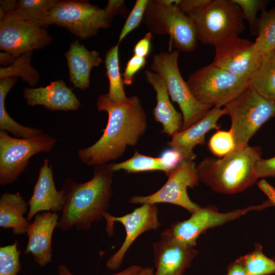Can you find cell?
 Listing matches in <instances>:
<instances>
[{
    "label": "cell",
    "instance_id": "5",
    "mask_svg": "<svg viewBox=\"0 0 275 275\" xmlns=\"http://www.w3.org/2000/svg\"><path fill=\"white\" fill-rule=\"evenodd\" d=\"M193 21L197 39L204 45L214 46L244 31V18L233 0H211L202 9L188 15Z\"/></svg>",
    "mask_w": 275,
    "mask_h": 275
},
{
    "label": "cell",
    "instance_id": "6",
    "mask_svg": "<svg viewBox=\"0 0 275 275\" xmlns=\"http://www.w3.org/2000/svg\"><path fill=\"white\" fill-rule=\"evenodd\" d=\"M179 54V51L177 50L154 54L150 70L161 77L167 86L170 97L179 105L183 116L181 130H183L204 118L212 107L202 104L194 97L180 73L178 66Z\"/></svg>",
    "mask_w": 275,
    "mask_h": 275
},
{
    "label": "cell",
    "instance_id": "27",
    "mask_svg": "<svg viewBox=\"0 0 275 275\" xmlns=\"http://www.w3.org/2000/svg\"><path fill=\"white\" fill-rule=\"evenodd\" d=\"M106 75L109 81L108 99L113 102L121 101L127 98L124 89L122 74L119 63V44L111 48L105 56Z\"/></svg>",
    "mask_w": 275,
    "mask_h": 275
},
{
    "label": "cell",
    "instance_id": "30",
    "mask_svg": "<svg viewBox=\"0 0 275 275\" xmlns=\"http://www.w3.org/2000/svg\"><path fill=\"white\" fill-rule=\"evenodd\" d=\"M33 51L25 52L16 58L11 65L0 68V79L11 76H20L32 88L39 81V74L31 65Z\"/></svg>",
    "mask_w": 275,
    "mask_h": 275
},
{
    "label": "cell",
    "instance_id": "8",
    "mask_svg": "<svg viewBox=\"0 0 275 275\" xmlns=\"http://www.w3.org/2000/svg\"><path fill=\"white\" fill-rule=\"evenodd\" d=\"M231 118L235 148L248 145L250 140L267 121L275 117V103L248 88L226 105Z\"/></svg>",
    "mask_w": 275,
    "mask_h": 275
},
{
    "label": "cell",
    "instance_id": "42",
    "mask_svg": "<svg viewBox=\"0 0 275 275\" xmlns=\"http://www.w3.org/2000/svg\"><path fill=\"white\" fill-rule=\"evenodd\" d=\"M142 268V267L138 265H132L112 275H132L139 271ZM57 271L58 275H75L64 264L59 265Z\"/></svg>",
    "mask_w": 275,
    "mask_h": 275
},
{
    "label": "cell",
    "instance_id": "28",
    "mask_svg": "<svg viewBox=\"0 0 275 275\" xmlns=\"http://www.w3.org/2000/svg\"><path fill=\"white\" fill-rule=\"evenodd\" d=\"M257 37L254 42L263 57L275 52V7L261 11L258 18Z\"/></svg>",
    "mask_w": 275,
    "mask_h": 275
},
{
    "label": "cell",
    "instance_id": "3",
    "mask_svg": "<svg viewBox=\"0 0 275 275\" xmlns=\"http://www.w3.org/2000/svg\"><path fill=\"white\" fill-rule=\"evenodd\" d=\"M261 155L260 147L247 145L234 148L219 159L205 158L196 166L199 181L218 193L243 191L258 179L255 167Z\"/></svg>",
    "mask_w": 275,
    "mask_h": 275
},
{
    "label": "cell",
    "instance_id": "10",
    "mask_svg": "<svg viewBox=\"0 0 275 275\" xmlns=\"http://www.w3.org/2000/svg\"><path fill=\"white\" fill-rule=\"evenodd\" d=\"M49 13L50 25L65 28L82 40L108 28L112 20L104 8L81 1H58Z\"/></svg>",
    "mask_w": 275,
    "mask_h": 275
},
{
    "label": "cell",
    "instance_id": "46",
    "mask_svg": "<svg viewBox=\"0 0 275 275\" xmlns=\"http://www.w3.org/2000/svg\"><path fill=\"white\" fill-rule=\"evenodd\" d=\"M17 1L14 0H1V7L5 13L14 11Z\"/></svg>",
    "mask_w": 275,
    "mask_h": 275
},
{
    "label": "cell",
    "instance_id": "20",
    "mask_svg": "<svg viewBox=\"0 0 275 275\" xmlns=\"http://www.w3.org/2000/svg\"><path fill=\"white\" fill-rule=\"evenodd\" d=\"M23 96L28 105L44 106L50 111H76L80 102L64 80H57L45 87L24 88Z\"/></svg>",
    "mask_w": 275,
    "mask_h": 275
},
{
    "label": "cell",
    "instance_id": "19",
    "mask_svg": "<svg viewBox=\"0 0 275 275\" xmlns=\"http://www.w3.org/2000/svg\"><path fill=\"white\" fill-rule=\"evenodd\" d=\"M225 115H227L225 107H212L200 121L173 135L168 145L178 151L183 159L194 160L196 157L194 148L198 145L205 144V134L208 132L213 129H218L217 121Z\"/></svg>",
    "mask_w": 275,
    "mask_h": 275
},
{
    "label": "cell",
    "instance_id": "22",
    "mask_svg": "<svg viewBox=\"0 0 275 275\" xmlns=\"http://www.w3.org/2000/svg\"><path fill=\"white\" fill-rule=\"evenodd\" d=\"M69 72L70 82L75 88L85 90L90 87V74L92 68L98 67L102 61L98 52L88 50L78 40L70 43L65 53Z\"/></svg>",
    "mask_w": 275,
    "mask_h": 275
},
{
    "label": "cell",
    "instance_id": "18",
    "mask_svg": "<svg viewBox=\"0 0 275 275\" xmlns=\"http://www.w3.org/2000/svg\"><path fill=\"white\" fill-rule=\"evenodd\" d=\"M65 202L63 190L58 191L56 188L51 164L45 158L39 169L32 196L28 202L29 209L26 218L29 221L37 213L43 211H61Z\"/></svg>",
    "mask_w": 275,
    "mask_h": 275
},
{
    "label": "cell",
    "instance_id": "12",
    "mask_svg": "<svg viewBox=\"0 0 275 275\" xmlns=\"http://www.w3.org/2000/svg\"><path fill=\"white\" fill-rule=\"evenodd\" d=\"M166 183L155 193L146 196L131 197V204L169 203L180 206L191 214L201 207L189 198L187 189L193 188L199 183L196 166L193 160L184 159L168 176Z\"/></svg>",
    "mask_w": 275,
    "mask_h": 275
},
{
    "label": "cell",
    "instance_id": "38",
    "mask_svg": "<svg viewBox=\"0 0 275 275\" xmlns=\"http://www.w3.org/2000/svg\"><path fill=\"white\" fill-rule=\"evenodd\" d=\"M160 157L161 158L167 169L168 176L171 174L184 159L178 151L172 148L164 151Z\"/></svg>",
    "mask_w": 275,
    "mask_h": 275
},
{
    "label": "cell",
    "instance_id": "1",
    "mask_svg": "<svg viewBox=\"0 0 275 275\" xmlns=\"http://www.w3.org/2000/svg\"><path fill=\"white\" fill-rule=\"evenodd\" d=\"M96 104L98 111L108 114L106 126L94 144L78 150L81 161L92 167L122 157L128 146L137 144L147 126L145 110L136 95L113 102L106 94L100 95Z\"/></svg>",
    "mask_w": 275,
    "mask_h": 275
},
{
    "label": "cell",
    "instance_id": "29",
    "mask_svg": "<svg viewBox=\"0 0 275 275\" xmlns=\"http://www.w3.org/2000/svg\"><path fill=\"white\" fill-rule=\"evenodd\" d=\"M114 172L123 170L129 173L161 171L168 174V170L160 157H154L145 155L135 151L133 155L128 159L120 163H111Z\"/></svg>",
    "mask_w": 275,
    "mask_h": 275
},
{
    "label": "cell",
    "instance_id": "7",
    "mask_svg": "<svg viewBox=\"0 0 275 275\" xmlns=\"http://www.w3.org/2000/svg\"><path fill=\"white\" fill-rule=\"evenodd\" d=\"M186 82L199 102L212 107H222L245 91L249 80L211 63L191 73Z\"/></svg>",
    "mask_w": 275,
    "mask_h": 275
},
{
    "label": "cell",
    "instance_id": "24",
    "mask_svg": "<svg viewBox=\"0 0 275 275\" xmlns=\"http://www.w3.org/2000/svg\"><path fill=\"white\" fill-rule=\"evenodd\" d=\"M17 79V77L15 76L0 79V130H5L16 138L21 139L41 136L45 133L43 130L26 127L18 123L10 117L6 111V96L16 82Z\"/></svg>",
    "mask_w": 275,
    "mask_h": 275
},
{
    "label": "cell",
    "instance_id": "40",
    "mask_svg": "<svg viewBox=\"0 0 275 275\" xmlns=\"http://www.w3.org/2000/svg\"><path fill=\"white\" fill-rule=\"evenodd\" d=\"M123 0H109L106 6L104 8L107 13L111 19H113L114 16L121 15L123 17H126L128 14V10L125 5Z\"/></svg>",
    "mask_w": 275,
    "mask_h": 275
},
{
    "label": "cell",
    "instance_id": "2",
    "mask_svg": "<svg viewBox=\"0 0 275 275\" xmlns=\"http://www.w3.org/2000/svg\"><path fill=\"white\" fill-rule=\"evenodd\" d=\"M113 173L106 163L94 167L93 177L86 182L66 178L61 189L65 202L57 227L63 231L72 227L88 230L94 222L104 218L113 196Z\"/></svg>",
    "mask_w": 275,
    "mask_h": 275
},
{
    "label": "cell",
    "instance_id": "39",
    "mask_svg": "<svg viewBox=\"0 0 275 275\" xmlns=\"http://www.w3.org/2000/svg\"><path fill=\"white\" fill-rule=\"evenodd\" d=\"M211 0H177V7L187 16L206 6Z\"/></svg>",
    "mask_w": 275,
    "mask_h": 275
},
{
    "label": "cell",
    "instance_id": "21",
    "mask_svg": "<svg viewBox=\"0 0 275 275\" xmlns=\"http://www.w3.org/2000/svg\"><path fill=\"white\" fill-rule=\"evenodd\" d=\"M144 75L146 80L156 92V105L153 110L154 119L162 125L163 132L172 136L181 129L182 115L171 103L167 86L161 77L149 70H146Z\"/></svg>",
    "mask_w": 275,
    "mask_h": 275
},
{
    "label": "cell",
    "instance_id": "31",
    "mask_svg": "<svg viewBox=\"0 0 275 275\" xmlns=\"http://www.w3.org/2000/svg\"><path fill=\"white\" fill-rule=\"evenodd\" d=\"M249 275H270L275 273V261L264 254L262 246L255 244L251 253L239 257Z\"/></svg>",
    "mask_w": 275,
    "mask_h": 275
},
{
    "label": "cell",
    "instance_id": "47",
    "mask_svg": "<svg viewBox=\"0 0 275 275\" xmlns=\"http://www.w3.org/2000/svg\"><path fill=\"white\" fill-rule=\"evenodd\" d=\"M153 269L150 267H142L139 271L132 275H154Z\"/></svg>",
    "mask_w": 275,
    "mask_h": 275
},
{
    "label": "cell",
    "instance_id": "9",
    "mask_svg": "<svg viewBox=\"0 0 275 275\" xmlns=\"http://www.w3.org/2000/svg\"><path fill=\"white\" fill-rule=\"evenodd\" d=\"M57 140L48 134L29 139L11 136L0 130V184L5 186L16 181L27 168L30 159L41 152L49 153Z\"/></svg>",
    "mask_w": 275,
    "mask_h": 275
},
{
    "label": "cell",
    "instance_id": "37",
    "mask_svg": "<svg viewBox=\"0 0 275 275\" xmlns=\"http://www.w3.org/2000/svg\"><path fill=\"white\" fill-rule=\"evenodd\" d=\"M255 173L257 179L263 177L275 178V156L264 159H259L255 167Z\"/></svg>",
    "mask_w": 275,
    "mask_h": 275
},
{
    "label": "cell",
    "instance_id": "25",
    "mask_svg": "<svg viewBox=\"0 0 275 275\" xmlns=\"http://www.w3.org/2000/svg\"><path fill=\"white\" fill-rule=\"evenodd\" d=\"M248 88L275 103V52L264 57L260 67L249 80Z\"/></svg>",
    "mask_w": 275,
    "mask_h": 275
},
{
    "label": "cell",
    "instance_id": "36",
    "mask_svg": "<svg viewBox=\"0 0 275 275\" xmlns=\"http://www.w3.org/2000/svg\"><path fill=\"white\" fill-rule=\"evenodd\" d=\"M146 64V59L133 55L127 62L124 72L122 74L124 85H131L135 74Z\"/></svg>",
    "mask_w": 275,
    "mask_h": 275
},
{
    "label": "cell",
    "instance_id": "23",
    "mask_svg": "<svg viewBox=\"0 0 275 275\" xmlns=\"http://www.w3.org/2000/svg\"><path fill=\"white\" fill-rule=\"evenodd\" d=\"M29 209L28 203L18 193L5 192L0 198V227L12 229L14 235L26 233L31 223L24 217Z\"/></svg>",
    "mask_w": 275,
    "mask_h": 275
},
{
    "label": "cell",
    "instance_id": "43",
    "mask_svg": "<svg viewBox=\"0 0 275 275\" xmlns=\"http://www.w3.org/2000/svg\"><path fill=\"white\" fill-rule=\"evenodd\" d=\"M227 275H249L245 270L239 257L231 263L227 269Z\"/></svg>",
    "mask_w": 275,
    "mask_h": 275
},
{
    "label": "cell",
    "instance_id": "33",
    "mask_svg": "<svg viewBox=\"0 0 275 275\" xmlns=\"http://www.w3.org/2000/svg\"><path fill=\"white\" fill-rule=\"evenodd\" d=\"M240 7L244 19L249 22L252 35H257L259 11L265 9L267 2L262 0H233Z\"/></svg>",
    "mask_w": 275,
    "mask_h": 275
},
{
    "label": "cell",
    "instance_id": "14",
    "mask_svg": "<svg viewBox=\"0 0 275 275\" xmlns=\"http://www.w3.org/2000/svg\"><path fill=\"white\" fill-rule=\"evenodd\" d=\"M52 41L45 29L20 19L14 11L5 13L0 22V49L15 58L43 48Z\"/></svg>",
    "mask_w": 275,
    "mask_h": 275
},
{
    "label": "cell",
    "instance_id": "26",
    "mask_svg": "<svg viewBox=\"0 0 275 275\" xmlns=\"http://www.w3.org/2000/svg\"><path fill=\"white\" fill-rule=\"evenodd\" d=\"M57 0H19L14 12L20 19L45 29L50 25L49 10L57 4Z\"/></svg>",
    "mask_w": 275,
    "mask_h": 275
},
{
    "label": "cell",
    "instance_id": "13",
    "mask_svg": "<svg viewBox=\"0 0 275 275\" xmlns=\"http://www.w3.org/2000/svg\"><path fill=\"white\" fill-rule=\"evenodd\" d=\"M156 204H144L132 212L121 216H115L107 212L104 218L106 222V231L109 236L114 233L115 222L122 224L126 236L119 249L106 261V268L116 270L121 265L124 256L135 239L143 233L155 230L160 226Z\"/></svg>",
    "mask_w": 275,
    "mask_h": 275
},
{
    "label": "cell",
    "instance_id": "32",
    "mask_svg": "<svg viewBox=\"0 0 275 275\" xmlns=\"http://www.w3.org/2000/svg\"><path fill=\"white\" fill-rule=\"evenodd\" d=\"M17 242L0 248V275H17L21 269Z\"/></svg>",
    "mask_w": 275,
    "mask_h": 275
},
{
    "label": "cell",
    "instance_id": "35",
    "mask_svg": "<svg viewBox=\"0 0 275 275\" xmlns=\"http://www.w3.org/2000/svg\"><path fill=\"white\" fill-rule=\"evenodd\" d=\"M149 2V0H137L135 2L120 33L118 44L119 45L127 35L139 26L143 20Z\"/></svg>",
    "mask_w": 275,
    "mask_h": 275
},
{
    "label": "cell",
    "instance_id": "11",
    "mask_svg": "<svg viewBox=\"0 0 275 275\" xmlns=\"http://www.w3.org/2000/svg\"><path fill=\"white\" fill-rule=\"evenodd\" d=\"M271 206H274L273 204L268 200L261 205L225 213L218 211L215 207L212 206L201 207L191 214L189 218L172 224L169 228L161 233L160 236L195 246L199 236L207 229L234 220L249 211L261 210Z\"/></svg>",
    "mask_w": 275,
    "mask_h": 275
},
{
    "label": "cell",
    "instance_id": "17",
    "mask_svg": "<svg viewBox=\"0 0 275 275\" xmlns=\"http://www.w3.org/2000/svg\"><path fill=\"white\" fill-rule=\"evenodd\" d=\"M59 219L57 213L41 212L35 216L33 222L26 230L29 239L24 253L31 254L34 261L40 267L51 262L52 236Z\"/></svg>",
    "mask_w": 275,
    "mask_h": 275
},
{
    "label": "cell",
    "instance_id": "15",
    "mask_svg": "<svg viewBox=\"0 0 275 275\" xmlns=\"http://www.w3.org/2000/svg\"><path fill=\"white\" fill-rule=\"evenodd\" d=\"M214 47L215 53L211 64L249 81L264 58L254 42L239 36L229 37Z\"/></svg>",
    "mask_w": 275,
    "mask_h": 275
},
{
    "label": "cell",
    "instance_id": "34",
    "mask_svg": "<svg viewBox=\"0 0 275 275\" xmlns=\"http://www.w3.org/2000/svg\"><path fill=\"white\" fill-rule=\"evenodd\" d=\"M208 147L211 152L218 157H224L235 148L234 140L231 132L218 130L210 138Z\"/></svg>",
    "mask_w": 275,
    "mask_h": 275
},
{
    "label": "cell",
    "instance_id": "16",
    "mask_svg": "<svg viewBox=\"0 0 275 275\" xmlns=\"http://www.w3.org/2000/svg\"><path fill=\"white\" fill-rule=\"evenodd\" d=\"M152 245L154 275H183L198 253L195 246L166 237Z\"/></svg>",
    "mask_w": 275,
    "mask_h": 275
},
{
    "label": "cell",
    "instance_id": "44",
    "mask_svg": "<svg viewBox=\"0 0 275 275\" xmlns=\"http://www.w3.org/2000/svg\"><path fill=\"white\" fill-rule=\"evenodd\" d=\"M258 185L259 188L268 197V200H269L275 206L274 188L264 179L258 182Z\"/></svg>",
    "mask_w": 275,
    "mask_h": 275
},
{
    "label": "cell",
    "instance_id": "4",
    "mask_svg": "<svg viewBox=\"0 0 275 275\" xmlns=\"http://www.w3.org/2000/svg\"><path fill=\"white\" fill-rule=\"evenodd\" d=\"M177 0H149L143 21L152 35H168L178 51L192 52L197 46L193 21L176 6Z\"/></svg>",
    "mask_w": 275,
    "mask_h": 275
},
{
    "label": "cell",
    "instance_id": "45",
    "mask_svg": "<svg viewBox=\"0 0 275 275\" xmlns=\"http://www.w3.org/2000/svg\"><path fill=\"white\" fill-rule=\"evenodd\" d=\"M16 59V58L5 51L0 53V64L3 66L8 67L11 65L15 62Z\"/></svg>",
    "mask_w": 275,
    "mask_h": 275
},
{
    "label": "cell",
    "instance_id": "41",
    "mask_svg": "<svg viewBox=\"0 0 275 275\" xmlns=\"http://www.w3.org/2000/svg\"><path fill=\"white\" fill-rule=\"evenodd\" d=\"M152 39V34L149 32L147 33L144 37L134 45L133 48L134 55L146 58L150 52L151 41Z\"/></svg>",
    "mask_w": 275,
    "mask_h": 275
}]
</instances>
